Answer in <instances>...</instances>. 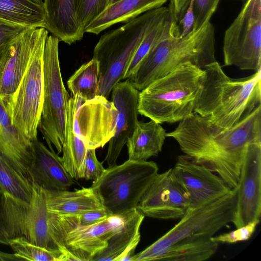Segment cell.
Masks as SVG:
<instances>
[{
    "instance_id": "1",
    "label": "cell",
    "mask_w": 261,
    "mask_h": 261,
    "mask_svg": "<svg viewBox=\"0 0 261 261\" xmlns=\"http://www.w3.org/2000/svg\"><path fill=\"white\" fill-rule=\"evenodd\" d=\"M166 137L175 140L185 155L217 173L232 189L238 184L248 148L261 143V106L227 130L193 112Z\"/></svg>"
},
{
    "instance_id": "2",
    "label": "cell",
    "mask_w": 261,
    "mask_h": 261,
    "mask_svg": "<svg viewBox=\"0 0 261 261\" xmlns=\"http://www.w3.org/2000/svg\"><path fill=\"white\" fill-rule=\"evenodd\" d=\"M168 8L161 36L127 79L139 91L181 64L190 63L204 69L217 61L213 24L208 21L199 29L180 37L172 0Z\"/></svg>"
},
{
    "instance_id": "3",
    "label": "cell",
    "mask_w": 261,
    "mask_h": 261,
    "mask_svg": "<svg viewBox=\"0 0 261 261\" xmlns=\"http://www.w3.org/2000/svg\"><path fill=\"white\" fill-rule=\"evenodd\" d=\"M194 112L214 125L229 129L261 106V68L246 77L233 79L217 61L207 65Z\"/></svg>"
},
{
    "instance_id": "4",
    "label": "cell",
    "mask_w": 261,
    "mask_h": 261,
    "mask_svg": "<svg viewBox=\"0 0 261 261\" xmlns=\"http://www.w3.org/2000/svg\"><path fill=\"white\" fill-rule=\"evenodd\" d=\"M204 75L190 63L180 65L139 92V113L160 124L181 121L194 112Z\"/></svg>"
},
{
    "instance_id": "5",
    "label": "cell",
    "mask_w": 261,
    "mask_h": 261,
    "mask_svg": "<svg viewBox=\"0 0 261 261\" xmlns=\"http://www.w3.org/2000/svg\"><path fill=\"white\" fill-rule=\"evenodd\" d=\"M168 12V7L152 9L101 36L93 57L99 65L97 95L108 98L114 87L123 80L143 38Z\"/></svg>"
},
{
    "instance_id": "6",
    "label": "cell",
    "mask_w": 261,
    "mask_h": 261,
    "mask_svg": "<svg viewBox=\"0 0 261 261\" xmlns=\"http://www.w3.org/2000/svg\"><path fill=\"white\" fill-rule=\"evenodd\" d=\"M158 171L154 162L128 159L106 169L91 187L105 209L112 215H122L136 209Z\"/></svg>"
},
{
    "instance_id": "7",
    "label": "cell",
    "mask_w": 261,
    "mask_h": 261,
    "mask_svg": "<svg viewBox=\"0 0 261 261\" xmlns=\"http://www.w3.org/2000/svg\"><path fill=\"white\" fill-rule=\"evenodd\" d=\"M237 199L236 188L202 206L188 208L180 220L166 234L142 251L132 261H149L155 254L181 241L210 238L231 221Z\"/></svg>"
},
{
    "instance_id": "8",
    "label": "cell",
    "mask_w": 261,
    "mask_h": 261,
    "mask_svg": "<svg viewBox=\"0 0 261 261\" xmlns=\"http://www.w3.org/2000/svg\"><path fill=\"white\" fill-rule=\"evenodd\" d=\"M54 35L46 38L43 53L44 92L39 125L51 151L62 152L67 134V115L69 96L61 73L58 44Z\"/></svg>"
},
{
    "instance_id": "9",
    "label": "cell",
    "mask_w": 261,
    "mask_h": 261,
    "mask_svg": "<svg viewBox=\"0 0 261 261\" xmlns=\"http://www.w3.org/2000/svg\"><path fill=\"white\" fill-rule=\"evenodd\" d=\"M125 214L112 215L91 225L77 226L49 213L50 234L57 247L69 255L72 260L93 261L121 227Z\"/></svg>"
},
{
    "instance_id": "10",
    "label": "cell",
    "mask_w": 261,
    "mask_h": 261,
    "mask_svg": "<svg viewBox=\"0 0 261 261\" xmlns=\"http://www.w3.org/2000/svg\"><path fill=\"white\" fill-rule=\"evenodd\" d=\"M224 66L255 72L261 68V0H247L225 31Z\"/></svg>"
},
{
    "instance_id": "11",
    "label": "cell",
    "mask_w": 261,
    "mask_h": 261,
    "mask_svg": "<svg viewBox=\"0 0 261 261\" xmlns=\"http://www.w3.org/2000/svg\"><path fill=\"white\" fill-rule=\"evenodd\" d=\"M47 37L39 43L12 98L7 100L3 99L12 123L32 141L37 139V128L42 113L44 92L43 53Z\"/></svg>"
},
{
    "instance_id": "12",
    "label": "cell",
    "mask_w": 261,
    "mask_h": 261,
    "mask_svg": "<svg viewBox=\"0 0 261 261\" xmlns=\"http://www.w3.org/2000/svg\"><path fill=\"white\" fill-rule=\"evenodd\" d=\"M30 203L4 193V213L6 234L9 241L24 238L29 242L50 250H60L53 241L48 226L44 189L33 185Z\"/></svg>"
},
{
    "instance_id": "13",
    "label": "cell",
    "mask_w": 261,
    "mask_h": 261,
    "mask_svg": "<svg viewBox=\"0 0 261 261\" xmlns=\"http://www.w3.org/2000/svg\"><path fill=\"white\" fill-rule=\"evenodd\" d=\"M48 34L44 28H28L0 51V97L4 100L15 93L39 43Z\"/></svg>"
},
{
    "instance_id": "14",
    "label": "cell",
    "mask_w": 261,
    "mask_h": 261,
    "mask_svg": "<svg viewBox=\"0 0 261 261\" xmlns=\"http://www.w3.org/2000/svg\"><path fill=\"white\" fill-rule=\"evenodd\" d=\"M116 115L113 102L105 97L96 95L84 101L76 110L74 133L87 148L103 147L115 135Z\"/></svg>"
},
{
    "instance_id": "15",
    "label": "cell",
    "mask_w": 261,
    "mask_h": 261,
    "mask_svg": "<svg viewBox=\"0 0 261 261\" xmlns=\"http://www.w3.org/2000/svg\"><path fill=\"white\" fill-rule=\"evenodd\" d=\"M237 190L236 206L231 222L241 227L261 215V143L253 144L244 158Z\"/></svg>"
},
{
    "instance_id": "16",
    "label": "cell",
    "mask_w": 261,
    "mask_h": 261,
    "mask_svg": "<svg viewBox=\"0 0 261 261\" xmlns=\"http://www.w3.org/2000/svg\"><path fill=\"white\" fill-rule=\"evenodd\" d=\"M171 174L189 197V208L202 206L232 190L218 175L186 155L178 156Z\"/></svg>"
},
{
    "instance_id": "17",
    "label": "cell",
    "mask_w": 261,
    "mask_h": 261,
    "mask_svg": "<svg viewBox=\"0 0 261 261\" xmlns=\"http://www.w3.org/2000/svg\"><path fill=\"white\" fill-rule=\"evenodd\" d=\"M189 197L171 174V168L158 174L136 209L144 217L181 218L189 208Z\"/></svg>"
},
{
    "instance_id": "18",
    "label": "cell",
    "mask_w": 261,
    "mask_h": 261,
    "mask_svg": "<svg viewBox=\"0 0 261 261\" xmlns=\"http://www.w3.org/2000/svg\"><path fill=\"white\" fill-rule=\"evenodd\" d=\"M139 91L128 79L118 83L112 91V102L117 115L115 135L109 141L105 160L108 167L116 165L122 148L139 121Z\"/></svg>"
},
{
    "instance_id": "19",
    "label": "cell",
    "mask_w": 261,
    "mask_h": 261,
    "mask_svg": "<svg viewBox=\"0 0 261 261\" xmlns=\"http://www.w3.org/2000/svg\"><path fill=\"white\" fill-rule=\"evenodd\" d=\"M33 160L29 170L33 185L46 190H67L73 178L64 168L61 158L38 139L32 141Z\"/></svg>"
},
{
    "instance_id": "20",
    "label": "cell",
    "mask_w": 261,
    "mask_h": 261,
    "mask_svg": "<svg viewBox=\"0 0 261 261\" xmlns=\"http://www.w3.org/2000/svg\"><path fill=\"white\" fill-rule=\"evenodd\" d=\"M0 151L31 181L29 170L34 156L32 141L12 123L9 110L1 97Z\"/></svg>"
},
{
    "instance_id": "21",
    "label": "cell",
    "mask_w": 261,
    "mask_h": 261,
    "mask_svg": "<svg viewBox=\"0 0 261 261\" xmlns=\"http://www.w3.org/2000/svg\"><path fill=\"white\" fill-rule=\"evenodd\" d=\"M46 29L60 41L70 45L83 37L85 32L76 16L77 0H43Z\"/></svg>"
},
{
    "instance_id": "22",
    "label": "cell",
    "mask_w": 261,
    "mask_h": 261,
    "mask_svg": "<svg viewBox=\"0 0 261 261\" xmlns=\"http://www.w3.org/2000/svg\"><path fill=\"white\" fill-rule=\"evenodd\" d=\"M144 217L136 209L126 213L121 227L93 261H132L140 241V227Z\"/></svg>"
},
{
    "instance_id": "23",
    "label": "cell",
    "mask_w": 261,
    "mask_h": 261,
    "mask_svg": "<svg viewBox=\"0 0 261 261\" xmlns=\"http://www.w3.org/2000/svg\"><path fill=\"white\" fill-rule=\"evenodd\" d=\"M44 192L47 210L53 214L73 215L105 208L91 187H83L73 191L44 189Z\"/></svg>"
},
{
    "instance_id": "24",
    "label": "cell",
    "mask_w": 261,
    "mask_h": 261,
    "mask_svg": "<svg viewBox=\"0 0 261 261\" xmlns=\"http://www.w3.org/2000/svg\"><path fill=\"white\" fill-rule=\"evenodd\" d=\"M167 0H119L107 9L85 30L98 34L111 26L119 22H127L138 16L162 6Z\"/></svg>"
},
{
    "instance_id": "25",
    "label": "cell",
    "mask_w": 261,
    "mask_h": 261,
    "mask_svg": "<svg viewBox=\"0 0 261 261\" xmlns=\"http://www.w3.org/2000/svg\"><path fill=\"white\" fill-rule=\"evenodd\" d=\"M166 133L161 124L153 120L147 122L139 121L126 143L128 159L147 161L157 155L162 149Z\"/></svg>"
},
{
    "instance_id": "26",
    "label": "cell",
    "mask_w": 261,
    "mask_h": 261,
    "mask_svg": "<svg viewBox=\"0 0 261 261\" xmlns=\"http://www.w3.org/2000/svg\"><path fill=\"white\" fill-rule=\"evenodd\" d=\"M84 101L75 95L69 98L67 115V134L62 148L61 161L67 173L73 178H84V170L87 147L74 133L73 117L77 108Z\"/></svg>"
},
{
    "instance_id": "27",
    "label": "cell",
    "mask_w": 261,
    "mask_h": 261,
    "mask_svg": "<svg viewBox=\"0 0 261 261\" xmlns=\"http://www.w3.org/2000/svg\"><path fill=\"white\" fill-rule=\"evenodd\" d=\"M0 19L27 28H44L43 4L33 0H0Z\"/></svg>"
},
{
    "instance_id": "28",
    "label": "cell",
    "mask_w": 261,
    "mask_h": 261,
    "mask_svg": "<svg viewBox=\"0 0 261 261\" xmlns=\"http://www.w3.org/2000/svg\"><path fill=\"white\" fill-rule=\"evenodd\" d=\"M218 244L210 238L179 242L155 254L151 260H205L215 254Z\"/></svg>"
},
{
    "instance_id": "29",
    "label": "cell",
    "mask_w": 261,
    "mask_h": 261,
    "mask_svg": "<svg viewBox=\"0 0 261 261\" xmlns=\"http://www.w3.org/2000/svg\"><path fill=\"white\" fill-rule=\"evenodd\" d=\"M0 188L16 199L30 203L33 184L24 174L0 151Z\"/></svg>"
},
{
    "instance_id": "30",
    "label": "cell",
    "mask_w": 261,
    "mask_h": 261,
    "mask_svg": "<svg viewBox=\"0 0 261 261\" xmlns=\"http://www.w3.org/2000/svg\"><path fill=\"white\" fill-rule=\"evenodd\" d=\"M98 79V63L92 58L76 70L67 83L72 96L77 94L85 101L97 95Z\"/></svg>"
},
{
    "instance_id": "31",
    "label": "cell",
    "mask_w": 261,
    "mask_h": 261,
    "mask_svg": "<svg viewBox=\"0 0 261 261\" xmlns=\"http://www.w3.org/2000/svg\"><path fill=\"white\" fill-rule=\"evenodd\" d=\"M8 245L21 260L72 261L69 255L61 250L48 249L33 244L22 237L10 240Z\"/></svg>"
},
{
    "instance_id": "32",
    "label": "cell",
    "mask_w": 261,
    "mask_h": 261,
    "mask_svg": "<svg viewBox=\"0 0 261 261\" xmlns=\"http://www.w3.org/2000/svg\"><path fill=\"white\" fill-rule=\"evenodd\" d=\"M167 15L145 35L126 69L123 80L128 79L132 74L136 67L159 39L163 31Z\"/></svg>"
},
{
    "instance_id": "33",
    "label": "cell",
    "mask_w": 261,
    "mask_h": 261,
    "mask_svg": "<svg viewBox=\"0 0 261 261\" xmlns=\"http://www.w3.org/2000/svg\"><path fill=\"white\" fill-rule=\"evenodd\" d=\"M109 5L110 0H77L76 16L84 32L85 29Z\"/></svg>"
},
{
    "instance_id": "34",
    "label": "cell",
    "mask_w": 261,
    "mask_h": 261,
    "mask_svg": "<svg viewBox=\"0 0 261 261\" xmlns=\"http://www.w3.org/2000/svg\"><path fill=\"white\" fill-rule=\"evenodd\" d=\"M220 0H192L194 24L192 31H196L208 21L216 11Z\"/></svg>"
},
{
    "instance_id": "35",
    "label": "cell",
    "mask_w": 261,
    "mask_h": 261,
    "mask_svg": "<svg viewBox=\"0 0 261 261\" xmlns=\"http://www.w3.org/2000/svg\"><path fill=\"white\" fill-rule=\"evenodd\" d=\"M112 215L106 209L95 210L73 215H59L70 224L87 226L95 224Z\"/></svg>"
},
{
    "instance_id": "36",
    "label": "cell",
    "mask_w": 261,
    "mask_h": 261,
    "mask_svg": "<svg viewBox=\"0 0 261 261\" xmlns=\"http://www.w3.org/2000/svg\"><path fill=\"white\" fill-rule=\"evenodd\" d=\"M259 221H253L246 225L237 228V229L227 233L210 238V239L217 243H233L249 239L254 233Z\"/></svg>"
},
{
    "instance_id": "37",
    "label": "cell",
    "mask_w": 261,
    "mask_h": 261,
    "mask_svg": "<svg viewBox=\"0 0 261 261\" xmlns=\"http://www.w3.org/2000/svg\"><path fill=\"white\" fill-rule=\"evenodd\" d=\"M103 162H100L96 156L95 149L88 148L84 170V178L92 182L97 180L105 170Z\"/></svg>"
},
{
    "instance_id": "38",
    "label": "cell",
    "mask_w": 261,
    "mask_h": 261,
    "mask_svg": "<svg viewBox=\"0 0 261 261\" xmlns=\"http://www.w3.org/2000/svg\"><path fill=\"white\" fill-rule=\"evenodd\" d=\"M28 28H29L12 23L0 19V51L14 37Z\"/></svg>"
},
{
    "instance_id": "39",
    "label": "cell",
    "mask_w": 261,
    "mask_h": 261,
    "mask_svg": "<svg viewBox=\"0 0 261 261\" xmlns=\"http://www.w3.org/2000/svg\"><path fill=\"white\" fill-rule=\"evenodd\" d=\"M178 22L179 26H181V29H180V37H183L192 31L194 24V15L192 2L184 17Z\"/></svg>"
},
{
    "instance_id": "40",
    "label": "cell",
    "mask_w": 261,
    "mask_h": 261,
    "mask_svg": "<svg viewBox=\"0 0 261 261\" xmlns=\"http://www.w3.org/2000/svg\"><path fill=\"white\" fill-rule=\"evenodd\" d=\"M4 202V192L0 188V244L8 245L9 241L5 228Z\"/></svg>"
},
{
    "instance_id": "41",
    "label": "cell",
    "mask_w": 261,
    "mask_h": 261,
    "mask_svg": "<svg viewBox=\"0 0 261 261\" xmlns=\"http://www.w3.org/2000/svg\"><path fill=\"white\" fill-rule=\"evenodd\" d=\"M176 20L179 22L184 17L192 0H172Z\"/></svg>"
},
{
    "instance_id": "42",
    "label": "cell",
    "mask_w": 261,
    "mask_h": 261,
    "mask_svg": "<svg viewBox=\"0 0 261 261\" xmlns=\"http://www.w3.org/2000/svg\"><path fill=\"white\" fill-rule=\"evenodd\" d=\"M21 260L14 254H9L0 251V261Z\"/></svg>"
},
{
    "instance_id": "43",
    "label": "cell",
    "mask_w": 261,
    "mask_h": 261,
    "mask_svg": "<svg viewBox=\"0 0 261 261\" xmlns=\"http://www.w3.org/2000/svg\"><path fill=\"white\" fill-rule=\"evenodd\" d=\"M119 0H110V5L113 4Z\"/></svg>"
},
{
    "instance_id": "44",
    "label": "cell",
    "mask_w": 261,
    "mask_h": 261,
    "mask_svg": "<svg viewBox=\"0 0 261 261\" xmlns=\"http://www.w3.org/2000/svg\"><path fill=\"white\" fill-rule=\"evenodd\" d=\"M39 3L43 4V0H33Z\"/></svg>"
}]
</instances>
